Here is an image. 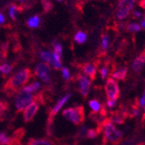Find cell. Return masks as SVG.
I'll return each mask as SVG.
<instances>
[{
	"instance_id": "1",
	"label": "cell",
	"mask_w": 145,
	"mask_h": 145,
	"mask_svg": "<svg viewBox=\"0 0 145 145\" xmlns=\"http://www.w3.org/2000/svg\"><path fill=\"white\" fill-rule=\"evenodd\" d=\"M32 73L28 68L16 72L8 79L4 86V90L9 95H13L29 82Z\"/></svg>"
},
{
	"instance_id": "2",
	"label": "cell",
	"mask_w": 145,
	"mask_h": 145,
	"mask_svg": "<svg viewBox=\"0 0 145 145\" xmlns=\"http://www.w3.org/2000/svg\"><path fill=\"white\" fill-rule=\"evenodd\" d=\"M103 131V145H107V142H110L112 145H119L123 140V132L117 129L110 118H105L101 124L98 125Z\"/></svg>"
},
{
	"instance_id": "3",
	"label": "cell",
	"mask_w": 145,
	"mask_h": 145,
	"mask_svg": "<svg viewBox=\"0 0 145 145\" xmlns=\"http://www.w3.org/2000/svg\"><path fill=\"white\" fill-rule=\"evenodd\" d=\"M62 115L65 119L71 122L74 125H81L84 123V109L82 105L67 108L63 110Z\"/></svg>"
},
{
	"instance_id": "4",
	"label": "cell",
	"mask_w": 145,
	"mask_h": 145,
	"mask_svg": "<svg viewBox=\"0 0 145 145\" xmlns=\"http://www.w3.org/2000/svg\"><path fill=\"white\" fill-rule=\"evenodd\" d=\"M34 99L35 97L33 96V94L21 89L15 98V107L17 111L18 112L23 111L31 102H33Z\"/></svg>"
},
{
	"instance_id": "5",
	"label": "cell",
	"mask_w": 145,
	"mask_h": 145,
	"mask_svg": "<svg viewBox=\"0 0 145 145\" xmlns=\"http://www.w3.org/2000/svg\"><path fill=\"white\" fill-rule=\"evenodd\" d=\"M105 93L109 100L116 101L120 96V89L117 83L113 78H108L104 86Z\"/></svg>"
},
{
	"instance_id": "6",
	"label": "cell",
	"mask_w": 145,
	"mask_h": 145,
	"mask_svg": "<svg viewBox=\"0 0 145 145\" xmlns=\"http://www.w3.org/2000/svg\"><path fill=\"white\" fill-rule=\"evenodd\" d=\"M71 94H67L65 95L64 97H63L57 103V104L55 105V106L51 109V110L50 111L49 113V116H48V121H47V126H48V134L50 135V128L52 126V124H53V119L55 116L59 112V110L62 109V107L63 106V105L65 104V103H66L69 98L71 97Z\"/></svg>"
},
{
	"instance_id": "7",
	"label": "cell",
	"mask_w": 145,
	"mask_h": 145,
	"mask_svg": "<svg viewBox=\"0 0 145 145\" xmlns=\"http://www.w3.org/2000/svg\"><path fill=\"white\" fill-rule=\"evenodd\" d=\"M35 75L44 83L50 82V68L45 63H38L35 68Z\"/></svg>"
},
{
	"instance_id": "8",
	"label": "cell",
	"mask_w": 145,
	"mask_h": 145,
	"mask_svg": "<svg viewBox=\"0 0 145 145\" xmlns=\"http://www.w3.org/2000/svg\"><path fill=\"white\" fill-rule=\"evenodd\" d=\"M39 110V103L37 101H33L31 102L27 107L24 110V121L25 123L31 122L34 119V116L37 113Z\"/></svg>"
},
{
	"instance_id": "9",
	"label": "cell",
	"mask_w": 145,
	"mask_h": 145,
	"mask_svg": "<svg viewBox=\"0 0 145 145\" xmlns=\"http://www.w3.org/2000/svg\"><path fill=\"white\" fill-rule=\"evenodd\" d=\"M76 79L79 83V91H80L81 95L84 98H86L89 95V92L91 81L86 76H84L83 74H77Z\"/></svg>"
},
{
	"instance_id": "10",
	"label": "cell",
	"mask_w": 145,
	"mask_h": 145,
	"mask_svg": "<svg viewBox=\"0 0 145 145\" xmlns=\"http://www.w3.org/2000/svg\"><path fill=\"white\" fill-rule=\"evenodd\" d=\"M100 61H95L93 63H86L82 64L81 69L85 75L89 76L90 81H94L97 76V69L99 66Z\"/></svg>"
},
{
	"instance_id": "11",
	"label": "cell",
	"mask_w": 145,
	"mask_h": 145,
	"mask_svg": "<svg viewBox=\"0 0 145 145\" xmlns=\"http://www.w3.org/2000/svg\"><path fill=\"white\" fill-rule=\"evenodd\" d=\"M145 65V49L141 52L140 55L137 56L132 63V69L135 72L139 73L142 71Z\"/></svg>"
},
{
	"instance_id": "12",
	"label": "cell",
	"mask_w": 145,
	"mask_h": 145,
	"mask_svg": "<svg viewBox=\"0 0 145 145\" xmlns=\"http://www.w3.org/2000/svg\"><path fill=\"white\" fill-rule=\"evenodd\" d=\"M127 72H128V68L127 67H123V68H121L120 70H118L116 71L111 72L110 75L112 76V77L117 79V80L124 81L125 79H126Z\"/></svg>"
},
{
	"instance_id": "13",
	"label": "cell",
	"mask_w": 145,
	"mask_h": 145,
	"mask_svg": "<svg viewBox=\"0 0 145 145\" xmlns=\"http://www.w3.org/2000/svg\"><path fill=\"white\" fill-rule=\"evenodd\" d=\"M51 55L52 57H51L50 64L53 66L55 70H59L60 68H62V56L58 55L56 52H53Z\"/></svg>"
},
{
	"instance_id": "14",
	"label": "cell",
	"mask_w": 145,
	"mask_h": 145,
	"mask_svg": "<svg viewBox=\"0 0 145 145\" xmlns=\"http://www.w3.org/2000/svg\"><path fill=\"white\" fill-rule=\"evenodd\" d=\"M27 145H53L51 141L49 139L40 138V139H36V138H30L27 142Z\"/></svg>"
},
{
	"instance_id": "15",
	"label": "cell",
	"mask_w": 145,
	"mask_h": 145,
	"mask_svg": "<svg viewBox=\"0 0 145 145\" xmlns=\"http://www.w3.org/2000/svg\"><path fill=\"white\" fill-rule=\"evenodd\" d=\"M41 89V85H40V83H38V82H33L31 83L30 85H27V86H25L22 89L26 91V92H29V93H35V92H37V90H39Z\"/></svg>"
},
{
	"instance_id": "16",
	"label": "cell",
	"mask_w": 145,
	"mask_h": 145,
	"mask_svg": "<svg viewBox=\"0 0 145 145\" xmlns=\"http://www.w3.org/2000/svg\"><path fill=\"white\" fill-rule=\"evenodd\" d=\"M129 15V10L126 8L123 7H118L116 10V17L119 19H123L126 18Z\"/></svg>"
},
{
	"instance_id": "17",
	"label": "cell",
	"mask_w": 145,
	"mask_h": 145,
	"mask_svg": "<svg viewBox=\"0 0 145 145\" xmlns=\"http://www.w3.org/2000/svg\"><path fill=\"white\" fill-rule=\"evenodd\" d=\"M75 41L79 44H82L86 42V39H87V36L84 31H78L76 35H75Z\"/></svg>"
},
{
	"instance_id": "18",
	"label": "cell",
	"mask_w": 145,
	"mask_h": 145,
	"mask_svg": "<svg viewBox=\"0 0 145 145\" xmlns=\"http://www.w3.org/2000/svg\"><path fill=\"white\" fill-rule=\"evenodd\" d=\"M26 24H27V25L30 28H37L39 25V24H40V18H39L38 16H34L30 19H28Z\"/></svg>"
},
{
	"instance_id": "19",
	"label": "cell",
	"mask_w": 145,
	"mask_h": 145,
	"mask_svg": "<svg viewBox=\"0 0 145 145\" xmlns=\"http://www.w3.org/2000/svg\"><path fill=\"white\" fill-rule=\"evenodd\" d=\"M136 0H120L119 1V7H123L130 10L132 9Z\"/></svg>"
},
{
	"instance_id": "20",
	"label": "cell",
	"mask_w": 145,
	"mask_h": 145,
	"mask_svg": "<svg viewBox=\"0 0 145 145\" xmlns=\"http://www.w3.org/2000/svg\"><path fill=\"white\" fill-rule=\"evenodd\" d=\"M89 107L92 110H93V112H96V113H97L100 110V109H101V104H100V103L97 100H96V99L90 100L89 102Z\"/></svg>"
},
{
	"instance_id": "21",
	"label": "cell",
	"mask_w": 145,
	"mask_h": 145,
	"mask_svg": "<svg viewBox=\"0 0 145 145\" xmlns=\"http://www.w3.org/2000/svg\"><path fill=\"white\" fill-rule=\"evenodd\" d=\"M42 5H43V9L45 13L50 12L52 9H53V4L50 0H41Z\"/></svg>"
},
{
	"instance_id": "22",
	"label": "cell",
	"mask_w": 145,
	"mask_h": 145,
	"mask_svg": "<svg viewBox=\"0 0 145 145\" xmlns=\"http://www.w3.org/2000/svg\"><path fill=\"white\" fill-rule=\"evenodd\" d=\"M88 130H89V128H88L87 126H83V127H81L80 129H78L77 133H76V137H77V138L83 139V138L87 137Z\"/></svg>"
},
{
	"instance_id": "23",
	"label": "cell",
	"mask_w": 145,
	"mask_h": 145,
	"mask_svg": "<svg viewBox=\"0 0 145 145\" xmlns=\"http://www.w3.org/2000/svg\"><path fill=\"white\" fill-rule=\"evenodd\" d=\"M51 57H52V55H51V53L50 51H44L43 50V51L40 52V58L43 61H44V62H46L48 63H50Z\"/></svg>"
},
{
	"instance_id": "24",
	"label": "cell",
	"mask_w": 145,
	"mask_h": 145,
	"mask_svg": "<svg viewBox=\"0 0 145 145\" xmlns=\"http://www.w3.org/2000/svg\"><path fill=\"white\" fill-rule=\"evenodd\" d=\"M13 66L9 63H3L0 64V71H1L4 75H7L9 74L11 71H12Z\"/></svg>"
},
{
	"instance_id": "25",
	"label": "cell",
	"mask_w": 145,
	"mask_h": 145,
	"mask_svg": "<svg viewBox=\"0 0 145 145\" xmlns=\"http://www.w3.org/2000/svg\"><path fill=\"white\" fill-rule=\"evenodd\" d=\"M8 103L5 100H0V119L4 116V114L8 110Z\"/></svg>"
},
{
	"instance_id": "26",
	"label": "cell",
	"mask_w": 145,
	"mask_h": 145,
	"mask_svg": "<svg viewBox=\"0 0 145 145\" xmlns=\"http://www.w3.org/2000/svg\"><path fill=\"white\" fill-rule=\"evenodd\" d=\"M18 11H19V9H18V6H16V5H11L10 6V16L13 20L16 19V16L18 13Z\"/></svg>"
},
{
	"instance_id": "27",
	"label": "cell",
	"mask_w": 145,
	"mask_h": 145,
	"mask_svg": "<svg viewBox=\"0 0 145 145\" xmlns=\"http://www.w3.org/2000/svg\"><path fill=\"white\" fill-rule=\"evenodd\" d=\"M98 135H99V134H98V132H97V129H89L88 133H87V138L94 139V138H96Z\"/></svg>"
},
{
	"instance_id": "28",
	"label": "cell",
	"mask_w": 145,
	"mask_h": 145,
	"mask_svg": "<svg viewBox=\"0 0 145 145\" xmlns=\"http://www.w3.org/2000/svg\"><path fill=\"white\" fill-rule=\"evenodd\" d=\"M141 27L140 25L137 24H130L127 26V31H131V32H136L140 31Z\"/></svg>"
},
{
	"instance_id": "29",
	"label": "cell",
	"mask_w": 145,
	"mask_h": 145,
	"mask_svg": "<svg viewBox=\"0 0 145 145\" xmlns=\"http://www.w3.org/2000/svg\"><path fill=\"white\" fill-rule=\"evenodd\" d=\"M53 47H54V52L57 53L58 55L62 56V53H63V48H62V45L58 43V42H53Z\"/></svg>"
},
{
	"instance_id": "30",
	"label": "cell",
	"mask_w": 145,
	"mask_h": 145,
	"mask_svg": "<svg viewBox=\"0 0 145 145\" xmlns=\"http://www.w3.org/2000/svg\"><path fill=\"white\" fill-rule=\"evenodd\" d=\"M62 75H63V77L64 80H69L71 78V74H70V71H69V69L66 68V67H63L62 68Z\"/></svg>"
},
{
	"instance_id": "31",
	"label": "cell",
	"mask_w": 145,
	"mask_h": 145,
	"mask_svg": "<svg viewBox=\"0 0 145 145\" xmlns=\"http://www.w3.org/2000/svg\"><path fill=\"white\" fill-rule=\"evenodd\" d=\"M100 74H101V76H102V79L103 80H104L105 77L107 76V73H108V64L104 65V66L99 71Z\"/></svg>"
},
{
	"instance_id": "32",
	"label": "cell",
	"mask_w": 145,
	"mask_h": 145,
	"mask_svg": "<svg viewBox=\"0 0 145 145\" xmlns=\"http://www.w3.org/2000/svg\"><path fill=\"white\" fill-rule=\"evenodd\" d=\"M115 103H116V101H112V100H109V99H107V101H106L107 106L110 107V108L114 107L115 106Z\"/></svg>"
},
{
	"instance_id": "33",
	"label": "cell",
	"mask_w": 145,
	"mask_h": 145,
	"mask_svg": "<svg viewBox=\"0 0 145 145\" xmlns=\"http://www.w3.org/2000/svg\"><path fill=\"white\" fill-rule=\"evenodd\" d=\"M139 104H140V106H144V105H145V93H143L142 97L139 101Z\"/></svg>"
},
{
	"instance_id": "34",
	"label": "cell",
	"mask_w": 145,
	"mask_h": 145,
	"mask_svg": "<svg viewBox=\"0 0 145 145\" xmlns=\"http://www.w3.org/2000/svg\"><path fill=\"white\" fill-rule=\"evenodd\" d=\"M139 6L140 7H142V9H144L145 10V0H141V1L139 2Z\"/></svg>"
},
{
	"instance_id": "35",
	"label": "cell",
	"mask_w": 145,
	"mask_h": 145,
	"mask_svg": "<svg viewBox=\"0 0 145 145\" xmlns=\"http://www.w3.org/2000/svg\"><path fill=\"white\" fill-rule=\"evenodd\" d=\"M5 16L2 14L1 12H0V24H3V23H5Z\"/></svg>"
},
{
	"instance_id": "36",
	"label": "cell",
	"mask_w": 145,
	"mask_h": 145,
	"mask_svg": "<svg viewBox=\"0 0 145 145\" xmlns=\"http://www.w3.org/2000/svg\"><path fill=\"white\" fill-rule=\"evenodd\" d=\"M133 15H134V17L135 18H140L141 17V13L140 12H138V11H134V13H133Z\"/></svg>"
},
{
	"instance_id": "37",
	"label": "cell",
	"mask_w": 145,
	"mask_h": 145,
	"mask_svg": "<svg viewBox=\"0 0 145 145\" xmlns=\"http://www.w3.org/2000/svg\"><path fill=\"white\" fill-rule=\"evenodd\" d=\"M141 26H142V28L145 29V18H144V19L141 22Z\"/></svg>"
},
{
	"instance_id": "38",
	"label": "cell",
	"mask_w": 145,
	"mask_h": 145,
	"mask_svg": "<svg viewBox=\"0 0 145 145\" xmlns=\"http://www.w3.org/2000/svg\"><path fill=\"white\" fill-rule=\"evenodd\" d=\"M142 122H145V114L142 115Z\"/></svg>"
},
{
	"instance_id": "39",
	"label": "cell",
	"mask_w": 145,
	"mask_h": 145,
	"mask_svg": "<svg viewBox=\"0 0 145 145\" xmlns=\"http://www.w3.org/2000/svg\"><path fill=\"white\" fill-rule=\"evenodd\" d=\"M57 1H59V2H60V1H62V0H57Z\"/></svg>"
},
{
	"instance_id": "40",
	"label": "cell",
	"mask_w": 145,
	"mask_h": 145,
	"mask_svg": "<svg viewBox=\"0 0 145 145\" xmlns=\"http://www.w3.org/2000/svg\"><path fill=\"white\" fill-rule=\"evenodd\" d=\"M144 93H145V89H144Z\"/></svg>"
},
{
	"instance_id": "41",
	"label": "cell",
	"mask_w": 145,
	"mask_h": 145,
	"mask_svg": "<svg viewBox=\"0 0 145 145\" xmlns=\"http://www.w3.org/2000/svg\"><path fill=\"white\" fill-rule=\"evenodd\" d=\"M144 18H145V16H144Z\"/></svg>"
},
{
	"instance_id": "42",
	"label": "cell",
	"mask_w": 145,
	"mask_h": 145,
	"mask_svg": "<svg viewBox=\"0 0 145 145\" xmlns=\"http://www.w3.org/2000/svg\"><path fill=\"white\" fill-rule=\"evenodd\" d=\"M144 110H145V109H144Z\"/></svg>"
}]
</instances>
